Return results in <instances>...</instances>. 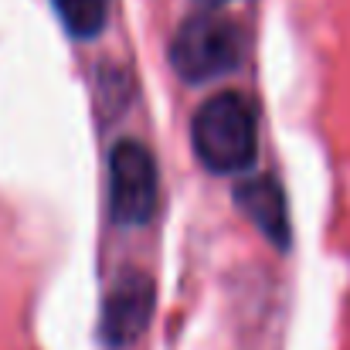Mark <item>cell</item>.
<instances>
[{
    "label": "cell",
    "instance_id": "obj_1",
    "mask_svg": "<svg viewBox=\"0 0 350 350\" xmlns=\"http://www.w3.org/2000/svg\"><path fill=\"white\" fill-rule=\"evenodd\" d=\"M194 157L211 174H245L258 153V122L255 106L241 92L211 96L191 122Z\"/></svg>",
    "mask_w": 350,
    "mask_h": 350
},
{
    "label": "cell",
    "instance_id": "obj_2",
    "mask_svg": "<svg viewBox=\"0 0 350 350\" xmlns=\"http://www.w3.org/2000/svg\"><path fill=\"white\" fill-rule=\"evenodd\" d=\"M245 58L241 27L218 14L187 17L170 41V65L184 82H211L234 72Z\"/></svg>",
    "mask_w": 350,
    "mask_h": 350
},
{
    "label": "cell",
    "instance_id": "obj_3",
    "mask_svg": "<svg viewBox=\"0 0 350 350\" xmlns=\"http://www.w3.org/2000/svg\"><path fill=\"white\" fill-rule=\"evenodd\" d=\"M160 201V174L153 153L139 139H119L109 153V204L119 225H143Z\"/></svg>",
    "mask_w": 350,
    "mask_h": 350
},
{
    "label": "cell",
    "instance_id": "obj_4",
    "mask_svg": "<svg viewBox=\"0 0 350 350\" xmlns=\"http://www.w3.org/2000/svg\"><path fill=\"white\" fill-rule=\"evenodd\" d=\"M153 306H157L153 279L146 272L126 269L113 282V289L103 303V340L109 347L136 344L153 320Z\"/></svg>",
    "mask_w": 350,
    "mask_h": 350
},
{
    "label": "cell",
    "instance_id": "obj_5",
    "mask_svg": "<svg viewBox=\"0 0 350 350\" xmlns=\"http://www.w3.org/2000/svg\"><path fill=\"white\" fill-rule=\"evenodd\" d=\"M234 204L245 211V218L265 234L272 245L286 248L289 245V208H286V194L272 177H245L234 187Z\"/></svg>",
    "mask_w": 350,
    "mask_h": 350
},
{
    "label": "cell",
    "instance_id": "obj_6",
    "mask_svg": "<svg viewBox=\"0 0 350 350\" xmlns=\"http://www.w3.org/2000/svg\"><path fill=\"white\" fill-rule=\"evenodd\" d=\"M75 38H96L109 21V0H51Z\"/></svg>",
    "mask_w": 350,
    "mask_h": 350
},
{
    "label": "cell",
    "instance_id": "obj_7",
    "mask_svg": "<svg viewBox=\"0 0 350 350\" xmlns=\"http://www.w3.org/2000/svg\"><path fill=\"white\" fill-rule=\"evenodd\" d=\"M204 3H225V0H204Z\"/></svg>",
    "mask_w": 350,
    "mask_h": 350
}]
</instances>
